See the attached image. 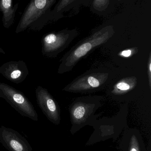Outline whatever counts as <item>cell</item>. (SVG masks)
I'll return each mask as SVG.
<instances>
[{
  "label": "cell",
  "mask_w": 151,
  "mask_h": 151,
  "mask_svg": "<svg viewBox=\"0 0 151 151\" xmlns=\"http://www.w3.org/2000/svg\"><path fill=\"white\" fill-rule=\"evenodd\" d=\"M131 51L130 50H127L123 51V52H121V55L123 56L126 57H128L129 56L131 55Z\"/></svg>",
  "instance_id": "cell-15"
},
{
  "label": "cell",
  "mask_w": 151,
  "mask_h": 151,
  "mask_svg": "<svg viewBox=\"0 0 151 151\" xmlns=\"http://www.w3.org/2000/svg\"><path fill=\"white\" fill-rule=\"evenodd\" d=\"M29 73L26 64L21 60L9 61L0 67V73L7 80L17 84L24 81Z\"/></svg>",
  "instance_id": "cell-6"
},
{
  "label": "cell",
  "mask_w": 151,
  "mask_h": 151,
  "mask_svg": "<svg viewBox=\"0 0 151 151\" xmlns=\"http://www.w3.org/2000/svg\"><path fill=\"white\" fill-rule=\"evenodd\" d=\"M119 1H121V0H119Z\"/></svg>",
  "instance_id": "cell-17"
},
{
  "label": "cell",
  "mask_w": 151,
  "mask_h": 151,
  "mask_svg": "<svg viewBox=\"0 0 151 151\" xmlns=\"http://www.w3.org/2000/svg\"><path fill=\"white\" fill-rule=\"evenodd\" d=\"M0 142L9 151H32L28 141L16 130L0 127Z\"/></svg>",
  "instance_id": "cell-3"
},
{
  "label": "cell",
  "mask_w": 151,
  "mask_h": 151,
  "mask_svg": "<svg viewBox=\"0 0 151 151\" xmlns=\"http://www.w3.org/2000/svg\"><path fill=\"white\" fill-rule=\"evenodd\" d=\"M110 0H92V10L95 12H102L109 7Z\"/></svg>",
  "instance_id": "cell-9"
},
{
  "label": "cell",
  "mask_w": 151,
  "mask_h": 151,
  "mask_svg": "<svg viewBox=\"0 0 151 151\" xmlns=\"http://www.w3.org/2000/svg\"><path fill=\"white\" fill-rule=\"evenodd\" d=\"M85 109L82 106H79L75 108L73 112V116L75 119L81 120L84 117Z\"/></svg>",
  "instance_id": "cell-11"
},
{
  "label": "cell",
  "mask_w": 151,
  "mask_h": 151,
  "mask_svg": "<svg viewBox=\"0 0 151 151\" xmlns=\"http://www.w3.org/2000/svg\"><path fill=\"white\" fill-rule=\"evenodd\" d=\"M0 98L6 100L20 115L34 121L38 114L30 100L23 92L4 83L0 82Z\"/></svg>",
  "instance_id": "cell-2"
},
{
  "label": "cell",
  "mask_w": 151,
  "mask_h": 151,
  "mask_svg": "<svg viewBox=\"0 0 151 151\" xmlns=\"http://www.w3.org/2000/svg\"><path fill=\"white\" fill-rule=\"evenodd\" d=\"M129 151H140L138 141L135 136L131 138Z\"/></svg>",
  "instance_id": "cell-12"
},
{
  "label": "cell",
  "mask_w": 151,
  "mask_h": 151,
  "mask_svg": "<svg viewBox=\"0 0 151 151\" xmlns=\"http://www.w3.org/2000/svg\"><path fill=\"white\" fill-rule=\"evenodd\" d=\"M18 6V3L13 6V0H0V11L2 14V21L4 28L8 29L13 24Z\"/></svg>",
  "instance_id": "cell-8"
},
{
  "label": "cell",
  "mask_w": 151,
  "mask_h": 151,
  "mask_svg": "<svg viewBox=\"0 0 151 151\" xmlns=\"http://www.w3.org/2000/svg\"><path fill=\"white\" fill-rule=\"evenodd\" d=\"M57 0H31L25 9L15 32L27 29L39 31L51 22L52 8Z\"/></svg>",
  "instance_id": "cell-1"
},
{
  "label": "cell",
  "mask_w": 151,
  "mask_h": 151,
  "mask_svg": "<svg viewBox=\"0 0 151 151\" xmlns=\"http://www.w3.org/2000/svg\"><path fill=\"white\" fill-rule=\"evenodd\" d=\"M0 53H1V54H4V55H5V51L1 47H0Z\"/></svg>",
  "instance_id": "cell-16"
},
{
  "label": "cell",
  "mask_w": 151,
  "mask_h": 151,
  "mask_svg": "<svg viewBox=\"0 0 151 151\" xmlns=\"http://www.w3.org/2000/svg\"><path fill=\"white\" fill-rule=\"evenodd\" d=\"M89 83L93 87H98L99 86V82L98 80L93 77H90L88 80Z\"/></svg>",
  "instance_id": "cell-13"
},
{
  "label": "cell",
  "mask_w": 151,
  "mask_h": 151,
  "mask_svg": "<svg viewBox=\"0 0 151 151\" xmlns=\"http://www.w3.org/2000/svg\"><path fill=\"white\" fill-rule=\"evenodd\" d=\"M92 44L90 42H86L81 45L79 48L75 50L74 55L77 58H80L86 55L89 51L91 50Z\"/></svg>",
  "instance_id": "cell-10"
},
{
  "label": "cell",
  "mask_w": 151,
  "mask_h": 151,
  "mask_svg": "<svg viewBox=\"0 0 151 151\" xmlns=\"http://www.w3.org/2000/svg\"><path fill=\"white\" fill-rule=\"evenodd\" d=\"M82 3H86V0H59L52 9L51 21H57L62 18L65 13L74 10Z\"/></svg>",
  "instance_id": "cell-7"
},
{
  "label": "cell",
  "mask_w": 151,
  "mask_h": 151,
  "mask_svg": "<svg viewBox=\"0 0 151 151\" xmlns=\"http://www.w3.org/2000/svg\"><path fill=\"white\" fill-rule=\"evenodd\" d=\"M70 32L64 30L57 33H50L43 36L41 40L43 55L48 58L56 56L60 47L68 38Z\"/></svg>",
  "instance_id": "cell-5"
},
{
  "label": "cell",
  "mask_w": 151,
  "mask_h": 151,
  "mask_svg": "<svg viewBox=\"0 0 151 151\" xmlns=\"http://www.w3.org/2000/svg\"><path fill=\"white\" fill-rule=\"evenodd\" d=\"M117 88L121 90H127L130 88V86L128 83L124 82H121L118 83Z\"/></svg>",
  "instance_id": "cell-14"
},
{
  "label": "cell",
  "mask_w": 151,
  "mask_h": 151,
  "mask_svg": "<svg viewBox=\"0 0 151 151\" xmlns=\"http://www.w3.org/2000/svg\"><path fill=\"white\" fill-rule=\"evenodd\" d=\"M35 93L36 102L44 115L54 124H59L60 119L58 107L52 96L41 86L36 88Z\"/></svg>",
  "instance_id": "cell-4"
}]
</instances>
